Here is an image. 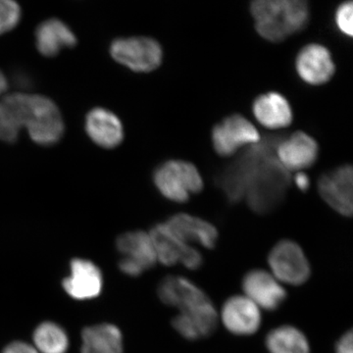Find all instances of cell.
<instances>
[{"mask_svg":"<svg viewBox=\"0 0 353 353\" xmlns=\"http://www.w3.org/2000/svg\"><path fill=\"white\" fill-rule=\"evenodd\" d=\"M269 353H311L307 336L292 325H281L272 329L265 338Z\"/></svg>","mask_w":353,"mask_h":353,"instance_id":"21","label":"cell"},{"mask_svg":"<svg viewBox=\"0 0 353 353\" xmlns=\"http://www.w3.org/2000/svg\"><path fill=\"white\" fill-rule=\"evenodd\" d=\"M22 10L15 0H0V34L12 31L19 24Z\"/></svg>","mask_w":353,"mask_h":353,"instance_id":"25","label":"cell"},{"mask_svg":"<svg viewBox=\"0 0 353 353\" xmlns=\"http://www.w3.org/2000/svg\"><path fill=\"white\" fill-rule=\"evenodd\" d=\"M71 273L64 279L65 292L77 301H88L101 294L103 280L99 267L90 260H72Z\"/></svg>","mask_w":353,"mask_h":353,"instance_id":"14","label":"cell"},{"mask_svg":"<svg viewBox=\"0 0 353 353\" xmlns=\"http://www.w3.org/2000/svg\"><path fill=\"white\" fill-rule=\"evenodd\" d=\"M116 245L122 255L119 268L125 275L139 277L157 264V254L150 234L129 232L118 238Z\"/></svg>","mask_w":353,"mask_h":353,"instance_id":"7","label":"cell"},{"mask_svg":"<svg viewBox=\"0 0 353 353\" xmlns=\"http://www.w3.org/2000/svg\"><path fill=\"white\" fill-rule=\"evenodd\" d=\"M19 120L6 102H0V139L6 143H15L19 137Z\"/></svg>","mask_w":353,"mask_h":353,"instance_id":"24","label":"cell"},{"mask_svg":"<svg viewBox=\"0 0 353 353\" xmlns=\"http://www.w3.org/2000/svg\"><path fill=\"white\" fill-rule=\"evenodd\" d=\"M34 341L41 353H66L69 347L68 334L53 322L39 324L34 332Z\"/></svg>","mask_w":353,"mask_h":353,"instance_id":"23","label":"cell"},{"mask_svg":"<svg viewBox=\"0 0 353 353\" xmlns=\"http://www.w3.org/2000/svg\"><path fill=\"white\" fill-rule=\"evenodd\" d=\"M14 82L21 88H30L32 85V77L25 72H17L13 77Z\"/></svg>","mask_w":353,"mask_h":353,"instance_id":"30","label":"cell"},{"mask_svg":"<svg viewBox=\"0 0 353 353\" xmlns=\"http://www.w3.org/2000/svg\"><path fill=\"white\" fill-rule=\"evenodd\" d=\"M352 167L343 165L324 174L318 182L320 196L341 215H352Z\"/></svg>","mask_w":353,"mask_h":353,"instance_id":"11","label":"cell"},{"mask_svg":"<svg viewBox=\"0 0 353 353\" xmlns=\"http://www.w3.org/2000/svg\"><path fill=\"white\" fill-rule=\"evenodd\" d=\"M2 353H39L36 348L32 345H28L24 341H14V343H9L6 348H4Z\"/></svg>","mask_w":353,"mask_h":353,"instance_id":"29","label":"cell"},{"mask_svg":"<svg viewBox=\"0 0 353 353\" xmlns=\"http://www.w3.org/2000/svg\"><path fill=\"white\" fill-rule=\"evenodd\" d=\"M255 28L262 38L278 43L305 28L308 0H252Z\"/></svg>","mask_w":353,"mask_h":353,"instance_id":"2","label":"cell"},{"mask_svg":"<svg viewBox=\"0 0 353 353\" xmlns=\"http://www.w3.org/2000/svg\"><path fill=\"white\" fill-rule=\"evenodd\" d=\"M110 54L118 63L139 73L154 71L163 59L160 44L143 37L115 39L110 46Z\"/></svg>","mask_w":353,"mask_h":353,"instance_id":"6","label":"cell"},{"mask_svg":"<svg viewBox=\"0 0 353 353\" xmlns=\"http://www.w3.org/2000/svg\"><path fill=\"white\" fill-rule=\"evenodd\" d=\"M167 226L183 243H196L208 250L215 248L219 233L214 225L194 216L179 213L169 218Z\"/></svg>","mask_w":353,"mask_h":353,"instance_id":"16","label":"cell"},{"mask_svg":"<svg viewBox=\"0 0 353 353\" xmlns=\"http://www.w3.org/2000/svg\"><path fill=\"white\" fill-rule=\"evenodd\" d=\"M153 182L165 199L176 203L187 202L192 194L203 190V180L196 167L183 160H169L158 166Z\"/></svg>","mask_w":353,"mask_h":353,"instance_id":"4","label":"cell"},{"mask_svg":"<svg viewBox=\"0 0 353 353\" xmlns=\"http://www.w3.org/2000/svg\"><path fill=\"white\" fill-rule=\"evenodd\" d=\"M294 183H296V187L303 192H306L309 189V185H310V180H309L308 176L303 172L296 173V176H294Z\"/></svg>","mask_w":353,"mask_h":353,"instance_id":"31","label":"cell"},{"mask_svg":"<svg viewBox=\"0 0 353 353\" xmlns=\"http://www.w3.org/2000/svg\"><path fill=\"white\" fill-rule=\"evenodd\" d=\"M352 1L343 2L336 9V24L338 26L340 32L345 34V36L352 37Z\"/></svg>","mask_w":353,"mask_h":353,"instance_id":"26","label":"cell"},{"mask_svg":"<svg viewBox=\"0 0 353 353\" xmlns=\"http://www.w3.org/2000/svg\"><path fill=\"white\" fill-rule=\"evenodd\" d=\"M180 263H182L183 267L190 271H196L201 269L203 265V256L199 250L189 245L185 248V252L183 253Z\"/></svg>","mask_w":353,"mask_h":353,"instance_id":"27","label":"cell"},{"mask_svg":"<svg viewBox=\"0 0 353 353\" xmlns=\"http://www.w3.org/2000/svg\"><path fill=\"white\" fill-rule=\"evenodd\" d=\"M252 111L262 126L272 130L290 126L294 118L290 102L278 92L259 95L253 102Z\"/></svg>","mask_w":353,"mask_h":353,"instance_id":"19","label":"cell"},{"mask_svg":"<svg viewBox=\"0 0 353 353\" xmlns=\"http://www.w3.org/2000/svg\"><path fill=\"white\" fill-rule=\"evenodd\" d=\"M296 68L299 78L310 85H321L329 82L336 71L328 48L317 43L308 44L299 51Z\"/></svg>","mask_w":353,"mask_h":353,"instance_id":"13","label":"cell"},{"mask_svg":"<svg viewBox=\"0 0 353 353\" xmlns=\"http://www.w3.org/2000/svg\"><path fill=\"white\" fill-rule=\"evenodd\" d=\"M318 155L317 141L303 132H296L289 138L280 139L276 148V157L288 171L309 168L315 163Z\"/></svg>","mask_w":353,"mask_h":353,"instance_id":"12","label":"cell"},{"mask_svg":"<svg viewBox=\"0 0 353 353\" xmlns=\"http://www.w3.org/2000/svg\"><path fill=\"white\" fill-rule=\"evenodd\" d=\"M270 273L281 284L299 287L312 274L310 262L301 246L292 240L278 241L268 254Z\"/></svg>","mask_w":353,"mask_h":353,"instance_id":"5","label":"cell"},{"mask_svg":"<svg viewBox=\"0 0 353 353\" xmlns=\"http://www.w3.org/2000/svg\"><path fill=\"white\" fill-rule=\"evenodd\" d=\"M36 46L39 52L46 57H57L65 48L77 44L75 34L66 23L59 19H48L37 28Z\"/></svg>","mask_w":353,"mask_h":353,"instance_id":"18","label":"cell"},{"mask_svg":"<svg viewBox=\"0 0 353 353\" xmlns=\"http://www.w3.org/2000/svg\"><path fill=\"white\" fill-rule=\"evenodd\" d=\"M260 134L252 122L240 114L225 118L212 130V145L220 157L233 155L239 148L259 143Z\"/></svg>","mask_w":353,"mask_h":353,"instance_id":"8","label":"cell"},{"mask_svg":"<svg viewBox=\"0 0 353 353\" xmlns=\"http://www.w3.org/2000/svg\"><path fill=\"white\" fill-rule=\"evenodd\" d=\"M241 289L243 296L266 311L277 310L288 299L284 285L270 272L263 269L246 272L241 281Z\"/></svg>","mask_w":353,"mask_h":353,"instance_id":"9","label":"cell"},{"mask_svg":"<svg viewBox=\"0 0 353 353\" xmlns=\"http://www.w3.org/2000/svg\"><path fill=\"white\" fill-rule=\"evenodd\" d=\"M280 139H260L226 167L227 178L245 192L248 206L257 214H267L280 205L290 185L289 172L276 157Z\"/></svg>","mask_w":353,"mask_h":353,"instance_id":"1","label":"cell"},{"mask_svg":"<svg viewBox=\"0 0 353 353\" xmlns=\"http://www.w3.org/2000/svg\"><path fill=\"white\" fill-rule=\"evenodd\" d=\"M41 145H55L64 132L63 120L54 102L41 95L14 94L3 101Z\"/></svg>","mask_w":353,"mask_h":353,"instance_id":"3","label":"cell"},{"mask_svg":"<svg viewBox=\"0 0 353 353\" xmlns=\"http://www.w3.org/2000/svg\"><path fill=\"white\" fill-rule=\"evenodd\" d=\"M82 353H124L120 329L112 324H97L83 329Z\"/></svg>","mask_w":353,"mask_h":353,"instance_id":"20","label":"cell"},{"mask_svg":"<svg viewBox=\"0 0 353 353\" xmlns=\"http://www.w3.org/2000/svg\"><path fill=\"white\" fill-rule=\"evenodd\" d=\"M157 296L165 305L182 311L209 299L203 290L190 279L167 276L157 287Z\"/></svg>","mask_w":353,"mask_h":353,"instance_id":"15","label":"cell"},{"mask_svg":"<svg viewBox=\"0 0 353 353\" xmlns=\"http://www.w3.org/2000/svg\"><path fill=\"white\" fill-rule=\"evenodd\" d=\"M353 336L352 331L347 332L339 339L334 347V353H353Z\"/></svg>","mask_w":353,"mask_h":353,"instance_id":"28","label":"cell"},{"mask_svg":"<svg viewBox=\"0 0 353 353\" xmlns=\"http://www.w3.org/2000/svg\"><path fill=\"white\" fill-rule=\"evenodd\" d=\"M157 261L165 266H175L180 263L188 243L176 238L166 223H160L152 228L150 233Z\"/></svg>","mask_w":353,"mask_h":353,"instance_id":"22","label":"cell"},{"mask_svg":"<svg viewBox=\"0 0 353 353\" xmlns=\"http://www.w3.org/2000/svg\"><path fill=\"white\" fill-rule=\"evenodd\" d=\"M85 131L94 143L108 150L119 145L124 139V129L119 118L103 108H94L88 112Z\"/></svg>","mask_w":353,"mask_h":353,"instance_id":"17","label":"cell"},{"mask_svg":"<svg viewBox=\"0 0 353 353\" xmlns=\"http://www.w3.org/2000/svg\"><path fill=\"white\" fill-rule=\"evenodd\" d=\"M220 319L225 329L234 336H252L261 328V309L243 294H236L223 303Z\"/></svg>","mask_w":353,"mask_h":353,"instance_id":"10","label":"cell"}]
</instances>
